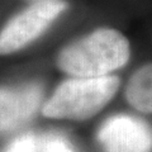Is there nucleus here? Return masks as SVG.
<instances>
[{"instance_id": "1", "label": "nucleus", "mask_w": 152, "mask_h": 152, "mask_svg": "<svg viewBox=\"0 0 152 152\" xmlns=\"http://www.w3.org/2000/svg\"><path fill=\"white\" fill-rule=\"evenodd\" d=\"M127 37L112 28H99L66 46L57 56V67L74 77H102L129 61Z\"/></svg>"}, {"instance_id": "2", "label": "nucleus", "mask_w": 152, "mask_h": 152, "mask_svg": "<svg viewBox=\"0 0 152 152\" xmlns=\"http://www.w3.org/2000/svg\"><path fill=\"white\" fill-rule=\"evenodd\" d=\"M119 85L115 75L67 79L43 103L42 114L53 119L86 121L112 100Z\"/></svg>"}, {"instance_id": "3", "label": "nucleus", "mask_w": 152, "mask_h": 152, "mask_svg": "<svg viewBox=\"0 0 152 152\" xmlns=\"http://www.w3.org/2000/svg\"><path fill=\"white\" fill-rule=\"evenodd\" d=\"M67 7L64 0H43L9 19L0 32V55L14 53L36 41Z\"/></svg>"}, {"instance_id": "4", "label": "nucleus", "mask_w": 152, "mask_h": 152, "mask_svg": "<svg viewBox=\"0 0 152 152\" xmlns=\"http://www.w3.org/2000/svg\"><path fill=\"white\" fill-rule=\"evenodd\" d=\"M96 138L104 152H151L152 126L140 117L115 114L102 123Z\"/></svg>"}, {"instance_id": "5", "label": "nucleus", "mask_w": 152, "mask_h": 152, "mask_svg": "<svg viewBox=\"0 0 152 152\" xmlns=\"http://www.w3.org/2000/svg\"><path fill=\"white\" fill-rule=\"evenodd\" d=\"M43 95L38 84L0 88V134L28 124L43 105Z\"/></svg>"}, {"instance_id": "6", "label": "nucleus", "mask_w": 152, "mask_h": 152, "mask_svg": "<svg viewBox=\"0 0 152 152\" xmlns=\"http://www.w3.org/2000/svg\"><path fill=\"white\" fill-rule=\"evenodd\" d=\"M124 96L136 110L152 114V64L134 71L126 85Z\"/></svg>"}, {"instance_id": "7", "label": "nucleus", "mask_w": 152, "mask_h": 152, "mask_svg": "<svg viewBox=\"0 0 152 152\" xmlns=\"http://www.w3.org/2000/svg\"><path fill=\"white\" fill-rule=\"evenodd\" d=\"M42 145L43 140L37 137L34 133L28 132L9 142L3 152H42Z\"/></svg>"}, {"instance_id": "8", "label": "nucleus", "mask_w": 152, "mask_h": 152, "mask_svg": "<svg viewBox=\"0 0 152 152\" xmlns=\"http://www.w3.org/2000/svg\"><path fill=\"white\" fill-rule=\"evenodd\" d=\"M42 152H75V150L62 137L48 136L43 140Z\"/></svg>"}, {"instance_id": "9", "label": "nucleus", "mask_w": 152, "mask_h": 152, "mask_svg": "<svg viewBox=\"0 0 152 152\" xmlns=\"http://www.w3.org/2000/svg\"><path fill=\"white\" fill-rule=\"evenodd\" d=\"M36 1H43V0H36Z\"/></svg>"}]
</instances>
